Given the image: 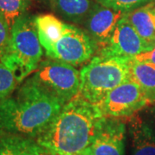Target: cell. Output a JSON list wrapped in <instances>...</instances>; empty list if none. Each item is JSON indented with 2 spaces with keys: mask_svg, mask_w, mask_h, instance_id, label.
Masks as SVG:
<instances>
[{
  "mask_svg": "<svg viewBox=\"0 0 155 155\" xmlns=\"http://www.w3.org/2000/svg\"><path fill=\"white\" fill-rule=\"evenodd\" d=\"M149 103L140 86L128 79L110 91L97 106L104 116L124 118L132 116Z\"/></svg>",
  "mask_w": 155,
  "mask_h": 155,
  "instance_id": "cell-7",
  "label": "cell"
},
{
  "mask_svg": "<svg viewBox=\"0 0 155 155\" xmlns=\"http://www.w3.org/2000/svg\"><path fill=\"white\" fill-rule=\"evenodd\" d=\"M151 49L152 48L139 35L125 14L118 22L110 41L98 50V54L132 58Z\"/></svg>",
  "mask_w": 155,
  "mask_h": 155,
  "instance_id": "cell-9",
  "label": "cell"
},
{
  "mask_svg": "<svg viewBox=\"0 0 155 155\" xmlns=\"http://www.w3.org/2000/svg\"><path fill=\"white\" fill-rule=\"evenodd\" d=\"M153 1H155V0H153Z\"/></svg>",
  "mask_w": 155,
  "mask_h": 155,
  "instance_id": "cell-24",
  "label": "cell"
},
{
  "mask_svg": "<svg viewBox=\"0 0 155 155\" xmlns=\"http://www.w3.org/2000/svg\"><path fill=\"white\" fill-rule=\"evenodd\" d=\"M103 6L111 8L116 11L128 12L143 5L150 0H96Z\"/></svg>",
  "mask_w": 155,
  "mask_h": 155,
  "instance_id": "cell-19",
  "label": "cell"
},
{
  "mask_svg": "<svg viewBox=\"0 0 155 155\" xmlns=\"http://www.w3.org/2000/svg\"><path fill=\"white\" fill-rule=\"evenodd\" d=\"M131 155H155V136L152 128L138 116L129 118Z\"/></svg>",
  "mask_w": 155,
  "mask_h": 155,
  "instance_id": "cell-12",
  "label": "cell"
},
{
  "mask_svg": "<svg viewBox=\"0 0 155 155\" xmlns=\"http://www.w3.org/2000/svg\"><path fill=\"white\" fill-rule=\"evenodd\" d=\"M131 58L98 54L80 71L79 94L97 105L108 93L130 79Z\"/></svg>",
  "mask_w": 155,
  "mask_h": 155,
  "instance_id": "cell-3",
  "label": "cell"
},
{
  "mask_svg": "<svg viewBox=\"0 0 155 155\" xmlns=\"http://www.w3.org/2000/svg\"><path fill=\"white\" fill-rule=\"evenodd\" d=\"M30 78L65 104L79 93L80 72L74 66L62 61H41Z\"/></svg>",
  "mask_w": 155,
  "mask_h": 155,
  "instance_id": "cell-5",
  "label": "cell"
},
{
  "mask_svg": "<svg viewBox=\"0 0 155 155\" xmlns=\"http://www.w3.org/2000/svg\"><path fill=\"white\" fill-rule=\"evenodd\" d=\"M130 79L144 91L150 103L155 102V65L149 62H138L131 59Z\"/></svg>",
  "mask_w": 155,
  "mask_h": 155,
  "instance_id": "cell-16",
  "label": "cell"
},
{
  "mask_svg": "<svg viewBox=\"0 0 155 155\" xmlns=\"http://www.w3.org/2000/svg\"><path fill=\"white\" fill-rule=\"evenodd\" d=\"M81 155H93L92 154V153H91V148L90 147H88V148H86V149L84 150V151H83L81 153H80Z\"/></svg>",
  "mask_w": 155,
  "mask_h": 155,
  "instance_id": "cell-22",
  "label": "cell"
},
{
  "mask_svg": "<svg viewBox=\"0 0 155 155\" xmlns=\"http://www.w3.org/2000/svg\"><path fill=\"white\" fill-rule=\"evenodd\" d=\"M103 117L97 106L78 93L36 140L48 155H78L91 146Z\"/></svg>",
  "mask_w": 155,
  "mask_h": 155,
  "instance_id": "cell-2",
  "label": "cell"
},
{
  "mask_svg": "<svg viewBox=\"0 0 155 155\" xmlns=\"http://www.w3.org/2000/svg\"><path fill=\"white\" fill-rule=\"evenodd\" d=\"M43 55L35 24V17L28 13L20 17L11 27L10 43L0 59L21 82L34 72Z\"/></svg>",
  "mask_w": 155,
  "mask_h": 155,
  "instance_id": "cell-4",
  "label": "cell"
},
{
  "mask_svg": "<svg viewBox=\"0 0 155 155\" xmlns=\"http://www.w3.org/2000/svg\"><path fill=\"white\" fill-rule=\"evenodd\" d=\"M133 61L138 62H149L155 65V46L149 51L140 53L131 58Z\"/></svg>",
  "mask_w": 155,
  "mask_h": 155,
  "instance_id": "cell-21",
  "label": "cell"
},
{
  "mask_svg": "<svg viewBox=\"0 0 155 155\" xmlns=\"http://www.w3.org/2000/svg\"><path fill=\"white\" fill-rule=\"evenodd\" d=\"M139 35L153 48L155 46V4L143 5L126 13Z\"/></svg>",
  "mask_w": 155,
  "mask_h": 155,
  "instance_id": "cell-11",
  "label": "cell"
},
{
  "mask_svg": "<svg viewBox=\"0 0 155 155\" xmlns=\"http://www.w3.org/2000/svg\"><path fill=\"white\" fill-rule=\"evenodd\" d=\"M11 27L5 17L0 13V59L5 54L10 43Z\"/></svg>",
  "mask_w": 155,
  "mask_h": 155,
  "instance_id": "cell-20",
  "label": "cell"
},
{
  "mask_svg": "<svg viewBox=\"0 0 155 155\" xmlns=\"http://www.w3.org/2000/svg\"><path fill=\"white\" fill-rule=\"evenodd\" d=\"M126 13L97 3L84 24L85 31L97 46V50L101 49L110 41L118 22Z\"/></svg>",
  "mask_w": 155,
  "mask_h": 155,
  "instance_id": "cell-10",
  "label": "cell"
},
{
  "mask_svg": "<svg viewBox=\"0 0 155 155\" xmlns=\"http://www.w3.org/2000/svg\"><path fill=\"white\" fill-rule=\"evenodd\" d=\"M35 24L40 42L45 52L61 37L67 26L66 22H62L53 14H41L36 16Z\"/></svg>",
  "mask_w": 155,
  "mask_h": 155,
  "instance_id": "cell-15",
  "label": "cell"
},
{
  "mask_svg": "<svg viewBox=\"0 0 155 155\" xmlns=\"http://www.w3.org/2000/svg\"><path fill=\"white\" fill-rule=\"evenodd\" d=\"M64 104L29 77L15 93L0 102V134L36 140Z\"/></svg>",
  "mask_w": 155,
  "mask_h": 155,
  "instance_id": "cell-1",
  "label": "cell"
},
{
  "mask_svg": "<svg viewBox=\"0 0 155 155\" xmlns=\"http://www.w3.org/2000/svg\"><path fill=\"white\" fill-rule=\"evenodd\" d=\"M30 4V0H0V13L12 27L17 19L27 14Z\"/></svg>",
  "mask_w": 155,
  "mask_h": 155,
  "instance_id": "cell-17",
  "label": "cell"
},
{
  "mask_svg": "<svg viewBox=\"0 0 155 155\" xmlns=\"http://www.w3.org/2000/svg\"><path fill=\"white\" fill-rule=\"evenodd\" d=\"M125 134L122 118L104 116L89 147L93 155H124Z\"/></svg>",
  "mask_w": 155,
  "mask_h": 155,
  "instance_id": "cell-8",
  "label": "cell"
},
{
  "mask_svg": "<svg viewBox=\"0 0 155 155\" xmlns=\"http://www.w3.org/2000/svg\"><path fill=\"white\" fill-rule=\"evenodd\" d=\"M78 155H81V154H80V153H79V154H78Z\"/></svg>",
  "mask_w": 155,
  "mask_h": 155,
  "instance_id": "cell-23",
  "label": "cell"
},
{
  "mask_svg": "<svg viewBox=\"0 0 155 155\" xmlns=\"http://www.w3.org/2000/svg\"><path fill=\"white\" fill-rule=\"evenodd\" d=\"M0 155H48L35 139L0 134Z\"/></svg>",
  "mask_w": 155,
  "mask_h": 155,
  "instance_id": "cell-14",
  "label": "cell"
},
{
  "mask_svg": "<svg viewBox=\"0 0 155 155\" xmlns=\"http://www.w3.org/2000/svg\"><path fill=\"white\" fill-rule=\"evenodd\" d=\"M97 51V46L86 31L67 23L65 31L47 52L48 59L78 66L88 61Z\"/></svg>",
  "mask_w": 155,
  "mask_h": 155,
  "instance_id": "cell-6",
  "label": "cell"
},
{
  "mask_svg": "<svg viewBox=\"0 0 155 155\" xmlns=\"http://www.w3.org/2000/svg\"><path fill=\"white\" fill-rule=\"evenodd\" d=\"M56 13L67 22L84 24L97 5L96 0H50Z\"/></svg>",
  "mask_w": 155,
  "mask_h": 155,
  "instance_id": "cell-13",
  "label": "cell"
},
{
  "mask_svg": "<svg viewBox=\"0 0 155 155\" xmlns=\"http://www.w3.org/2000/svg\"><path fill=\"white\" fill-rule=\"evenodd\" d=\"M19 83L14 73L0 61V102L10 97Z\"/></svg>",
  "mask_w": 155,
  "mask_h": 155,
  "instance_id": "cell-18",
  "label": "cell"
}]
</instances>
